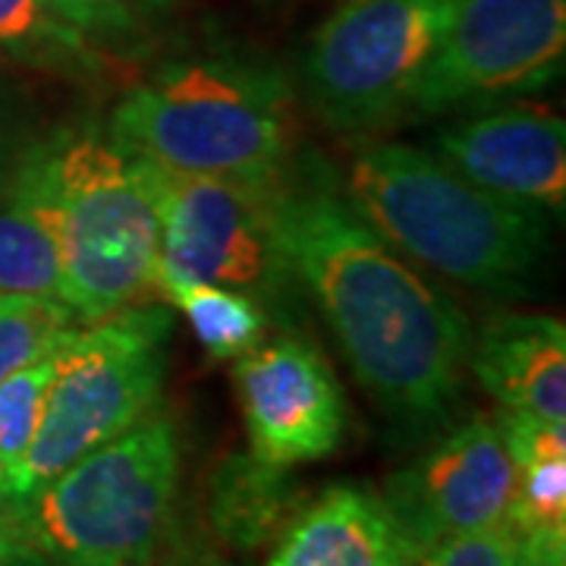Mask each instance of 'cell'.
Listing matches in <instances>:
<instances>
[{
    "instance_id": "1",
    "label": "cell",
    "mask_w": 566,
    "mask_h": 566,
    "mask_svg": "<svg viewBox=\"0 0 566 566\" xmlns=\"http://www.w3.org/2000/svg\"><path fill=\"white\" fill-rule=\"evenodd\" d=\"M277 245L322 308L356 381L394 422L424 431L463 397L472 327L334 186L277 189Z\"/></svg>"
},
{
    "instance_id": "2",
    "label": "cell",
    "mask_w": 566,
    "mask_h": 566,
    "mask_svg": "<svg viewBox=\"0 0 566 566\" xmlns=\"http://www.w3.org/2000/svg\"><path fill=\"white\" fill-rule=\"evenodd\" d=\"M340 196L387 243L465 286L516 290L547 252L538 208L491 196L416 145H363Z\"/></svg>"
},
{
    "instance_id": "3",
    "label": "cell",
    "mask_w": 566,
    "mask_h": 566,
    "mask_svg": "<svg viewBox=\"0 0 566 566\" xmlns=\"http://www.w3.org/2000/svg\"><path fill=\"white\" fill-rule=\"evenodd\" d=\"M107 136L170 174L281 182L290 92L281 73L240 57L167 63L123 95Z\"/></svg>"
},
{
    "instance_id": "4",
    "label": "cell",
    "mask_w": 566,
    "mask_h": 566,
    "mask_svg": "<svg viewBox=\"0 0 566 566\" xmlns=\"http://www.w3.org/2000/svg\"><path fill=\"white\" fill-rule=\"evenodd\" d=\"M177 428L148 409L0 516L76 566H151L177 516Z\"/></svg>"
},
{
    "instance_id": "5",
    "label": "cell",
    "mask_w": 566,
    "mask_h": 566,
    "mask_svg": "<svg viewBox=\"0 0 566 566\" xmlns=\"http://www.w3.org/2000/svg\"><path fill=\"white\" fill-rule=\"evenodd\" d=\"M61 300L82 324L142 303L151 290L161 211L155 164L102 133L51 142Z\"/></svg>"
},
{
    "instance_id": "6",
    "label": "cell",
    "mask_w": 566,
    "mask_h": 566,
    "mask_svg": "<svg viewBox=\"0 0 566 566\" xmlns=\"http://www.w3.org/2000/svg\"><path fill=\"white\" fill-rule=\"evenodd\" d=\"M170 327L167 308L136 303L102 322L82 324L57 349V371L35 441L3 504L29 501L66 465L151 409L164 385Z\"/></svg>"
},
{
    "instance_id": "7",
    "label": "cell",
    "mask_w": 566,
    "mask_h": 566,
    "mask_svg": "<svg viewBox=\"0 0 566 566\" xmlns=\"http://www.w3.org/2000/svg\"><path fill=\"white\" fill-rule=\"evenodd\" d=\"M457 0H349L305 54V95L331 129L365 133L400 117Z\"/></svg>"
},
{
    "instance_id": "8",
    "label": "cell",
    "mask_w": 566,
    "mask_h": 566,
    "mask_svg": "<svg viewBox=\"0 0 566 566\" xmlns=\"http://www.w3.org/2000/svg\"><path fill=\"white\" fill-rule=\"evenodd\" d=\"M566 0H457L412 85L416 114L545 88L564 70Z\"/></svg>"
},
{
    "instance_id": "9",
    "label": "cell",
    "mask_w": 566,
    "mask_h": 566,
    "mask_svg": "<svg viewBox=\"0 0 566 566\" xmlns=\"http://www.w3.org/2000/svg\"><path fill=\"white\" fill-rule=\"evenodd\" d=\"M155 186L161 211L155 277L262 293L286 274L277 245L281 182L170 174L155 164Z\"/></svg>"
},
{
    "instance_id": "10",
    "label": "cell",
    "mask_w": 566,
    "mask_h": 566,
    "mask_svg": "<svg viewBox=\"0 0 566 566\" xmlns=\"http://www.w3.org/2000/svg\"><path fill=\"white\" fill-rule=\"evenodd\" d=\"M516 491V465L501 419L475 416L447 431L381 491L419 554L431 545L504 523Z\"/></svg>"
},
{
    "instance_id": "11",
    "label": "cell",
    "mask_w": 566,
    "mask_h": 566,
    "mask_svg": "<svg viewBox=\"0 0 566 566\" xmlns=\"http://www.w3.org/2000/svg\"><path fill=\"white\" fill-rule=\"evenodd\" d=\"M233 387L255 460L293 469L318 463L344 444V387L305 340L281 337L237 356Z\"/></svg>"
},
{
    "instance_id": "12",
    "label": "cell",
    "mask_w": 566,
    "mask_h": 566,
    "mask_svg": "<svg viewBox=\"0 0 566 566\" xmlns=\"http://www.w3.org/2000/svg\"><path fill=\"white\" fill-rule=\"evenodd\" d=\"M434 155L491 196L564 214L566 123L542 107H501L434 133Z\"/></svg>"
},
{
    "instance_id": "13",
    "label": "cell",
    "mask_w": 566,
    "mask_h": 566,
    "mask_svg": "<svg viewBox=\"0 0 566 566\" xmlns=\"http://www.w3.org/2000/svg\"><path fill=\"white\" fill-rule=\"evenodd\" d=\"M419 547L390 513L385 494L334 485L305 501L271 542L264 566H412Z\"/></svg>"
},
{
    "instance_id": "14",
    "label": "cell",
    "mask_w": 566,
    "mask_h": 566,
    "mask_svg": "<svg viewBox=\"0 0 566 566\" xmlns=\"http://www.w3.org/2000/svg\"><path fill=\"white\" fill-rule=\"evenodd\" d=\"M469 371L504 406L566 422V327L554 315L504 312L472 334Z\"/></svg>"
},
{
    "instance_id": "15",
    "label": "cell",
    "mask_w": 566,
    "mask_h": 566,
    "mask_svg": "<svg viewBox=\"0 0 566 566\" xmlns=\"http://www.w3.org/2000/svg\"><path fill=\"white\" fill-rule=\"evenodd\" d=\"M0 293L61 300V243L51 145L22 151L0 186Z\"/></svg>"
},
{
    "instance_id": "16",
    "label": "cell",
    "mask_w": 566,
    "mask_h": 566,
    "mask_svg": "<svg viewBox=\"0 0 566 566\" xmlns=\"http://www.w3.org/2000/svg\"><path fill=\"white\" fill-rule=\"evenodd\" d=\"M286 472L290 469L262 463L252 453L230 457L214 469L208 491V532L218 545L259 551L281 535L305 504Z\"/></svg>"
},
{
    "instance_id": "17",
    "label": "cell",
    "mask_w": 566,
    "mask_h": 566,
    "mask_svg": "<svg viewBox=\"0 0 566 566\" xmlns=\"http://www.w3.org/2000/svg\"><path fill=\"white\" fill-rule=\"evenodd\" d=\"M151 290H158L167 303L180 308L199 344L214 359H237L262 344L268 327L264 312L240 290L174 277H155Z\"/></svg>"
},
{
    "instance_id": "18",
    "label": "cell",
    "mask_w": 566,
    "mask_h": 566,
    "mask_svg": "<svg viewBox=\"0 0 566 566\" xmlns=\"http://www.w3.org/2000/svg\"><path fill=\"white\" fill-rule=\"evenodd\" d=\"M80 327V315L57 296L0 293V381L54 353Z\"/></svg>"
},
{
    "instance_id": "19",
    "label": "cell",
    "mask_w": 566,
    "mask_h": 566,
    "mask_svg": "<svg viewBox=\"0 0 566 566\" xmlns=\"http://www.w3.org/2000/svg\"><path fill=\"white\" fill-rule=\"evenodd\" d=\"M66 344V340H63ZM61 344V346H63ZM57 346V349H61ZM57 349L0 381V501L17 482L22 460L35 441L41 409L57 371Z\"/></svg>"
},
{
    "instance_id": "20",
    "label": "cell",
    "mask_w": 566,
    "mask_h": 566,
    "mask_svg": "<svg viewBox=\"0 0 566 566\" xmlns=\"http://www.w3.org/2000/svg\"><path fill=\"white\" fill-rule=\"evenodd\" d=\"M39 3L63 32L102 41L129 39L170 7V0H39Z\"/></svg>"
},
{
    "instance_id": "21",
    "label": "cell",
    "mask_w": 566,
    "mask_h": 566,
    "mask_svg": "<svg viewBox=\"0 0 566 566\" xmlns=\"http://www.w3.org/2000/svg\"><path fill=\"white\" fill-rule=\"evenodd\" d=\"M506 520L526 528H566V457H542L516 465V491Z\"/></svg>"
},
{
    "instance_id": "22",
    "label": "cell",
    "mask_w": 566,
    "mask_h": 566,
    "mask_svg": "<svg viewBox=\"0 0 566 566\" xmlns=\"http://www.w3.org/2000/svg\"><path fill=\"white\" fill-rule=\"evenodd\" d=\"M520 528L510 520L482 532L453 535L419 554L412 566H513Z\"/></svg>"
},
{
    "instance_id": "23",
    "label": "cell",
    "mask_w": 566,
    "mask_h": 566,
    "mask_svg": "<svg viewBox=\"0 0 566 566\" xmlns=\"http://www.w3.org/2000/svg\"><path fill=\"white\" fill-rule=\"evenodd\" d=\"M151 566H237L227 560L218 538L199 523H174L164 535V545Z\"/></svg>"
},
{
    "instance_id": "24",
    "label": "cell",
    "mask_w": 566,
    "mask_h": 566,
    "mask_svg": "<svg viewBox=\"0 0 566 566\" xmlns=\"http://www.w3.org/2000/svg\"><path fill=\"white\" fill-rule=\"evenodd\" d=\"M41 29L63 32L61 25L44 13L39 0H0V44L32 39Z\"/></svg>"
},
{
    "instance_id": "25",
    "label": "cell",
    "mask_w": 566,
    "mask_h": 566,
    "mask_svg": "<svg viewBox=\"0 0 566 566\" xmlns=\"http://www.w3.org/2000/svg\"><path fill=\"white\" fill-rule=\"evenodd\" d=\"M513 566H566V528H526L520 532Z\"/></svg>"
},
{
    "instance_id": "26",
    "label": "cell",
    "mask_w": 566,
    "mask_h": 566,
    "mask_svg": "<svg viewBox=\"0 0 566 566\" xmlns=\"http://www.w3.org/2000/svg\"><path fill=\"white\" fill-rule=\"evenodd\" d=\"M0 566H76L25 538L13 523L0 516Z\"/></svg>"
},
{
    "instance_id": "27",
    "label": "cell",
    "mask_w": 566,
    "mask_h": 566,
    "mask_svg": "<svg viewBox=\"0 0 566 566\" xmlns=\"http://www.w3.org/2000/svg\"><path fill=\"white\" fill-rule=\"evenodd\" d=\"M20 158H22V155H20ZM20 158H10V151H7V148L0 145V186L10 180V174H13V167L20 164Z\"/></svg>"
}]
</instances>
